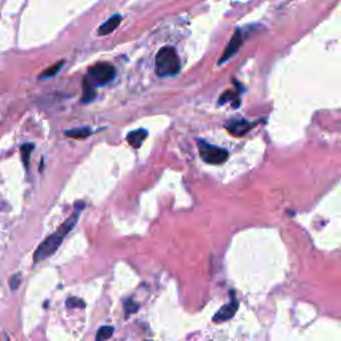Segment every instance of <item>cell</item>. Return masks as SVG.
I'll list each match as a JSON object with an SVG mask.
<instances>
[{
	"label": "cell",
	"instance_id": "obj_1",
	"mask_svg": "<svg viewBox=\"0 0 341 341\" xmlns=\"http://www.w3.org/2000/svg\"><path fill=\"white\" fill-rule=\"evenodd\" d=\"M84 208L83 203H79L75 206V211H73L72 215L66 220V222L56 229V231L51 233L48 237L44 240V242L40 243V245L37 247V249L33 253V263L37 264V263L43 262L46 258H48L50 256H52L55 252L59 249V247L63 243L64 237H66L73 228L76 226V223L79 222L80 217V211Z\"/></svg>",
	"mask_w": 341,
	"mask_h": 341
},
{
	"label": "cell",
	"instance_id": "obj_2",
	"mask_svg": "<svg viewBox=\"0 0 341 341\" xmlns=\"http://www.w3.org/2000/svg\"><path fill=\"white\" fill-rule=\"evenodd\" d=\"M155 71L157 76H172L180 71V59L172 47H163L156 53Z\"/></svg>",
	"mask_w": 341,
	"mask_h": 341
},
{
	"label": "cell",
	"instance_id": "obj_3",
	"mask_svg": "<svg viewBox=\"0 0 341 341\" xmlns=\"http://www.w3.org/2000/svg\"><path fill=\"white\" fill-rule=\"evenodd\" d=\"M199 153L204 162L208 164H213V166H219V164L226 163L229 156L227 149L212 146L204 140H199Z\"/></svg>",
	"mask_w": 341,
	"mask_h": 341
},
{
	"label": "cell",
	"instance_id": "obj_4",
	"mask_svg": "<svg viewBox=\"0 0 341 341\" xmlns=\"http://www.w3.org/2000/svg\"><path fill=\"white\" fill-rule=\"evenodd\" d=\"M87 77L93 87L104 86L115 77V68L110 63H97L88 70Z\"/></svg>",
	"mask_w": 341,
	"mask_h": 341
},
{
	"label": "cell",
	"instance_id": "obj_5",
	"mask_svg": "<svg viewBox=\"0 0 341 341\" xmlns=\"http://www.w3.org/2000/svg\"><path fill=\"white\" fill-rule=\"evenodd\" d=\"M238 309V302L236 298L235 292H231V302L227 305L222 307L219 311L216 312V315L213 316V322L215 323H224L231 320L233 316L236 315V312Z\"/></svg>",
	"mask_w": 341,
	"mask_h": 341
},
{
	"label": "cell",
	"instance_id": "obj_6",
	"mask_svg": "<svg viewBox=\"0 0 341 341\" xmlns=\"http://www.w3.org/2000/svg\"><path fill=\"white\" fill-rule=\"evenodd\" d=\"M242 46H243V33L240 32V31H236V32L233 33V36L231 37V40H229L227 48L224 50V52H223L222 57H220L219 60V64L226 63V62H228L232 56H235L236 53L238 52V50L242 48Z\"/></svg>",
	"mask_w": 341,
	"mask_h": 341
},
{
	"label": "cell",
	"instance_id": "obj_7",
	"mask_svg": "<svg viewBox=\"0 0 341 341\" xmlns=\"http://www.w3.org/2000/svg\"><path fill=\"white\" fill-rule=\"evenodd\" d=\"M253 127V123H249L248 120L240 119V120H232L227 124L228 132L233 136H243L248 132L249 129Z\"/></svg>",
	"mask_w": 341,
	"mask_h": 341
},
{
	"label": "cell",
	"instance_id": "obj_8",
	"mask_svg": "<svg viewBox=\"0 0 341 341\" xmlns=\"http://www.w3.org/2000/svg\"><path fill=\"white\" fill-rule=\"evenodd\" d=\"M120 22H122V15L119 13H116V15H112L108 20H106L102 26L99 27V31H97V35L99 36H104V35H110L111 32L119 27Z\"/></svg>",
	"mask_w": 341,
	"mask_h": 341
},
{
	"label": "cell",
	"instance_id": "obj_9",
	"mask_svg": "<svg viewBox=\"0 0 341 341\" xmlns=\"http://www.w3.org/2000/svg\"><path fill=\"white\" fill-rule=\"evenodd\" d=\"M147 136H148L147 129H135V131H131V132L127 135V142H128L133 148H139V147H142L144 140L147 139Z\"/></svg>",
	"mask_w": 341,
	"mask_h": 341
},
{
	"label": "cell",
	"instance_id": "obj_10",
	"mask_svg": "<svg viewBox=\"0 0 341 341\" xmlns=\"http://www.w3.org/2000/svg\"><path fill=\"white\" fill-rule=\"evenodd\" d=\"M82 102L83 103H91L95 97H96V91H95V87L91 84V82L88 80V77H84L83 80V95H82Z\"/></svg>",
	"mask_w": 341,
	"mask_h": 341
},
{
	"label": "cell",
	"instance_id": "obj_11",
	"mask_svg": "<svg viewBox=\"0 0 341 341\" xmlns=\"http://www.w3.org/2000/svg\"><path fill=\"white\" fill-rule=\"evenodd\" d=\"M64 135L68 136V137H72V139H86L90 135H92V131H91L90 127H79V128L66 131Z\"/></svg>",
	"mask_w": 341,
	"mask_h": 341
},
{
	"label": "cell",
	"instance_id": "obj_12",
	"mask_svg": "<svg viewBox=\"0 0 341 341\" xmlns=\"http://www.w3.org/2000/svg\"><path fill=\"white\" fill-rule=\"evenodd\" d=\"M64 62H57L56 64H53V66H51L50 68H47L46 71H43V72L40 73L39 79H48V77H52L55 76L57 72H59L60 70H62V67H63Z\"/></svg>",
	"mask_w": 341,
	"mask_h": 341
},
{
	"label": "cell",
	"instance_id": "obj_13",
	"mask_svg": "<svg viewBox=\"0 0 341 341\" xmlns=\"http://www.w3.org/2000/svg\"><path fill=\"white\" fill-rule=\"evenodd\" d=\"M33 151V144L31 143H26L23 146L20 147V153H22V160L24 163V167H28V162H30V156Z\"/></svg>",
	"mask_w": 341,
	"mask_h": 341
},
{
	"label": "cell",
	"instance_id": "obj_14",
	"mask_svg": "<svg viewBox=\"0 0 341 341\" xmlns=\"http://www.w3.org/2000/svg\"><path fill=\"white\" fill-rule=\"evenodd\" d=\"M112 333H113L112 327H108V325H106V327H102V328L97 331L96 341L107 340V338H110L111 336H112Z\"/></svg>",
	"mask_w": 341,
	"mask_h": 341
},
{
	"label": "cell",
	"instance_id": "obj_15",
	"mask_svg": "<svg viewBox=\"0 0 341 341\" xmlns=\"http://www.w3.org/2000/svg\"><path fill=\"white\" fill-rule=\"evenodd\" d=\"M67 307L68 308H84L86 303L79 297H70L67 300Z\"/></svg>",
	"mask_w": 341,
	"mask_h": 341
},
{
	"label": "cell",
	"instance_id": "obj_16",
	"mask_svg": "<svg viewBox=\"0 0 341 341\" xmlns=\"http://www.w3.org/2000/svg\"><path fill=\"white\" fill-rule=\"evenodd\" d=\"M124 309H126V315L129 316L131 313H133V312H136L137 309H139V307H137V304H135L133 303L132 298H128L126 302V304H124Z\"/></svg>",
	"mask_w": 341,
	"mask_h": 341
},
{
	"label": "cell",
	"instance_id": "obj_17",
	"mask_svg": "<svg viewBox=\"0 0 341 341\" xmlns=\"http://www.w3.org/2000/svg\"><path fill=\"white\" fill-rule=\"evenodd\" d=\"M20 282H22V277H20V275H15L13 277H11L10 280V288L12 289V291H16L17 287H19Z\"/></svg>",
	"mask_w": 341,
	"mask_h": 341
}]
</instances>
